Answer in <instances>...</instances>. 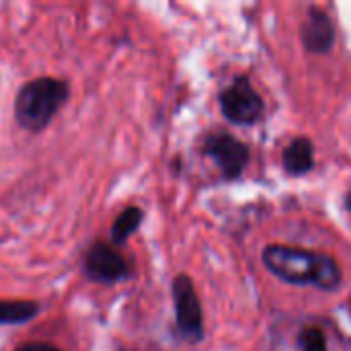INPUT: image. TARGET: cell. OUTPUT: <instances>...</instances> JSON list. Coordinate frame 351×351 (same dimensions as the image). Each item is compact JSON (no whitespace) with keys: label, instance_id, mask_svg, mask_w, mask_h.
Listing matches in <instances>:
<instances>
[{"label":"cell","instance_id":"obj_1","mask_svg":"<svg viewBox=\"0 0 351 351\" xmlns=\"http://www.w3.org/2000/svg\"><path fill=\"white\" fill-rule=\"evenodd\" d=\"M261 259L263 265L286 284L313 286L323 292H335L341 286V269L337 261L325 253L288 245H267Z\"/></svg>","mask_w":351,"mask_h":351},{"label":"cell","instance_id":"obj_2","mask_svg":"<svg viewBox=\"0 0 351 351\" xmlns=\"http://www.w3.org/2000/svg\"><path fill=\"white\" fill-rule=\"evenodd\" d=\"M70 99L68 80L37 76L25 82L14 97V121L29 134H41Z\"/></svg>","mask_w":351,"mask_h":351},{"label":"cell","instance_id":"obj_3","mask_svg":"<svg viewBox=\"0 0 351 351\" xmlns=\"http://www.w3.org/2000/svg\"><path fill=\"white\" fill-rule=\"evenodd\" d=\"M82 274L88 282L101 286H113L125 282L132 276V265L111 243H93L84 255Z\"/></svg>","mask_w":351,"mask_h":351},{"label":"cell","instance_id":"obj_4","mask_svg":"<svg viewBox=\"0 0 351 351\" xmlns=\"http://www.w3.org/2000/svg\"><path fill=\"white\" fill-rule=\"evenodd\" d=\"M171 292H173L175 321H177L179 335L191 343L202 341L204 339V315H202V304H199L191 278L185 274L177 276L173 280Z\"/></svg>","mask_w":351,"mask_h":351},{"label":"cell","instance_id":"obj_5","mask_svg":"<svg viewBox=\"0 0 351 351\" xmlns=\"http://www.w3.org/2000/svg\"><path fill=\"white\" fill-rule=\"evenodd\" d=\"M218 101H220L222 115L237 125H253L265 113L263 99L253 88L247 76L234 78V82L220 93Z\"/></svg>","mask_w":351,"mask_h":351},{"label":"cell","instance_id":"obj_6","mask_svg":"<svg viewBox=\"0 0 351 351\" xmlns=\"http://www.w3.org/2000/svg\"><path fill=\"white\" fill-rule=\"evenodd\" d=\"M202 152L206 156H210L216 167L220 169V173L224 175V179L234 181L243 175V171L249 165L251 158V150L245 142L237 140L234 136H230L228 132H210L204 142H202Z\"/></svg>","mask_w":351,"mask_h":351},{"label":"cell","instance_id":"obj_7","mask_svg":"<svg viewBox=\"0 0 351 351\" xmlns=\"http://www.w3.org/2000/svg\"><path fill=\"white\" fill-rule=\"evenodd\" d=\"M300 41L306 51L311 53H329L335 43V27L329 14L319 8L311 6L306 16L300 25Z\"/></svg>","mask_w":351,"mask_h":351},{"label":"cell","instance_id":"obj_8","mask_svg":"<svg viewBox=\"0 0 351 351\" xmlns=\"http://www.w3.org/2000/svg\"><path fill=\"white\" fill-rule=\"evenodd\" d=\"M282 165L288 175L300 177L315 169V146L308 138H294L282 154Z\"/></svg>","mask_w":351,"mask_h":351},{"label":"cell","instance_id":"obj_9","mask_svg":"<svg viewBox=\"0 0 351 351\" xmlns=\"http://www.w3.org/2000/svg\"><path fill=\"white\" fill-rule=\"evenodd\" d=\"M144 222V210L138 206H128L125 210L119 212V216L113 220L111 230H109V239L113 247H123L130 237L136 234V230L140 228V224Z\"/></svg>","mask_w":351,"mask_h":351},{"label":"cell","instance_id":"obj_10","mask_svg":"<svg viewBox=\"0 0 351 351\" xmlns=\"http://www.w3.org/2000/svg\"><path fill=\"white\" fill-rule=\"evenodd\" d=\"M41 306L35 300H0V325H25L39 315Z\"/></svg>","mask_w":351,"mask_h":351},{"label":"cell","instance_id":"obj_11","mask_svg":"<svg viewBox=\"0 0 351 351\" xmlns=\"http://www.w3.org/2000/svg\"><path fill=\"white\" fill-rule=\"evenodd\" d=\"M298 351H329L327 350V337L323 329L319 327H304L298 333Z\"/></svg>","mask_w":351,"mask_h":351},{"label":"cell","instance_id":"obj_12","mask_svg":"<svg viewBox=\"0 0 351 351\" xmlns=\"http://www.w3.org/2000/svg\"><path fill=\"white\" fill-rule=\"evenodd\" d=\"M12 351H64L60 350L53 343H45V341H29V343H21L19 348H14Z\"/></svg>","mask_w":351,"mask_h":351},{"label":"cell","instance_id":"obj_13","mask_svg":"<svg viewBox=\"0 0 351 351\" xmlns=\"http://www.w3.org/2000/svg\"><path fill=\"white\" fill-rule=\"evenodd\" d=\"M346 208H348V212L351 214V191L346 193Z\"/></svg>","mask_w":351,"mask_h":351}]
</instances>
